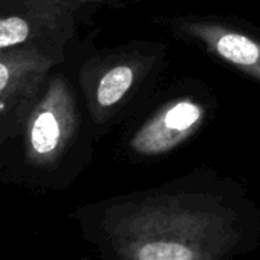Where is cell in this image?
<instances>
[{
	"instance_id": "277c9868",
	"label": "cell",
	"mask_w": 260,
	"mask_h": 260,
	"mask_svg": "<svg viewBox=\"0 0 260 260\" xmlns=\"http://www.w3.org/2000/svg\"><path fill=\"white\" fill-rule=\"evenodd\" d=\"M52 64V60L36 48L0 52V121L28 104Z\"/></svg>"
},
{
	"instance_id": "6da1fadb",
	"label": "cell",
	"mask_w": 260,
	"mask_h": 260,
	"mask_svg": "<svg viewBox=\"0 0 260 260\" xmlns=\"http://www.w3.org/2000/svg\"><path fill=\"white\" fill-rule=\"evenodd\" d=\"M101 260H234L260 246V213L220 184L121 196L80 213Z\"/></svg>"
},
{
	"instance_id": "5b68a950",
	"label": "cell",
	"mask_w": 260,
	"mask_h": 260,
	"mask_svg": "<svg viewBox=\"0 0 260 260\" xmlns=\"http://www.w3.org/2000/svg\"><path fill=\"white\" fill-rule=\"evenodd\" d=\"M182 29L222 60L260 80V43L254 39L214 23H185Z\"/></svg>"
},
{
	"instance_id": "3957f363",
	"label": "cell",
	"mask_w": 260,
	"mask_h": 260,
	"mask_svg": "<svg viewBox=\"0 0 260 260\" xmlns=\"http://www.w3.org/2000/svg\"><path fill=\"white\" fill-rule=\"evenodd\" d=\"M205 109L191 98H181L164 106L130 141V149L141 156H159L172 152L201 127Z\"/></svg>"
},
{
	"instance_id": "ba28073f",
	"label": "cell",
	"mask_w": 260,
	"mask_h": 260,
	"mask_svg": "<svg viewBox=\"0 0 260 260\" xmlns=\"http://www.w3.org/2000/svg\"><path fill=\"white\" fill-rule=\"evenodd\" d=\"M75 2H89V0H75Z\"/></svg>"
},
{
	"instance_id": "8992f818",
	"label": "cell",
	"mask_w": 260,
	"mask_h": 260,
	"mask_svg": "<svg viewBox=\"0 0 260 260\" xmlns=\"http://www.w3.org/2000/svg\"><path fill=\"white\" fill-rule=\"evenodd\" d=\"M135 81V71L128 64H118L110 68L98 81L95 90V103L101 110L116 106Z\"/></svg>"
},
{
	"instance_id": "52a82bcc",
	"label": "cell",
	"mask_w": 260,
	"mask_h": 260,
	"mask_svg": "<svg viewBox=\"0 0 260 260\" xmlns=\"http://www.w3.org/2000/svg\"><path fill=\"white\" fill-rule=\"evenodd\" d=\"M36 26L23 16L0 17V52L23 48L34 36Z\"/></svg>"
},
{
	"instance_id": "7a4b0ae2",
	"label": "cell",
	"mask_w": 260,
	"mask_h": 260,
	"mask_svg": "<svg viewBox=\"0 0 260 260\" xmlns=\"http://www.w3.org/2000/svg\"><path fill=\"white\" fill-rule=\"evenodd\" d=\"M77 128V107L69 84L54 78L34 107L26 130L28 158L32 164H55L71 144Z\"/></svg>"
}]
</instances>
